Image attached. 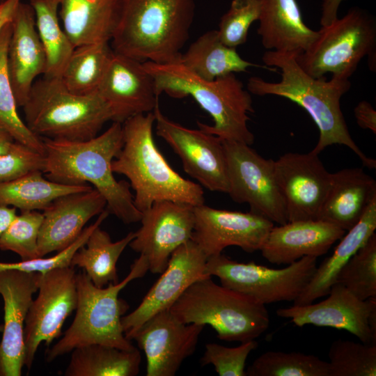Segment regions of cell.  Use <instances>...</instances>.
I'll return each instance as SVG.
<instances>
[{"label":"cell","mask_w":376,"mask_h":376,"mask_svg":"<svg viewBox=\"0 0 376 376\" xmlns=\"http://www.w3.org/2000/svg\"><path fill=\"white\" fill-rule=\"evenodd\" d=\"M38 296L33 299L24 330V366L29 370L41 343L49 346L61 334L63 325L76 310L77 273L72 266L41 274Z\"/></svg>","instance_id":"obj_12"},{"label":"cell","mask_w":376,"mask_h":376,"mask_svg":"<svg viewBox=\"0 0 376 376\" xmlns=\"http://www.w3.org/2000/svg\"><path fill=\"white\" fill-rule=\"evenodd\" d=\"M354 113L361 128L376 133V111L370 102L366 100L359 102L354 109Z\"/></svg>","instance_id":"obj_44"},{"label":"cell","mask_w":376,"mask_h":376,"mask_svg":"<svg viewBox=\"0 0 376 376\" xmlns=\"http://www.w3.org/2000/svg\"><path fill=\"white\" fill-rule=\"evenodd\" d=\"M122 124L123 145L111 169L129 180L135 206L141 212L162 201L193 206L205 203L201 185L182 177L157 148L152 133L153 111L134 116Z\"/></svg>","instance_id":"obj_3"},{"label":"cell","mask_w":376,"mask_h":376,"mask_svg":"<svg viewBox=\"0 0 376 376\" xmlns=\"http://www.w3.org/2000/svg\"><path fill=\"white\" fill-rule=\"evenodd\" d=\"M345 233L320 219L288 221L272 228L260 251L270 263L289 265L304 256L327 253Z\"/></svg>","instance_id":"obj_24"},{"label":"cell","mask_w":376,"mask_h":376,"mask_svg":"<svg viewBox=\"0 0 376 376\" xmlns=\"http://www.w3.org/2000/svg\"><path fill=\"white\" fill-rule=\"evenodd\" d=\"M207 257L191 240L177 248L170 256L161 276L140 304L121 318L125 337L134 334L154 315L169 310L185 290L195 281L211 276L205 274Z\"/></svg>","instance_id":"obj_18"},{"label":"cell","mask_w":376,"mask_h":376,"mask_svg":"<svg viewBox=\"0 0 376 376\" xmlns=\"http://www.w3.org/2000/svg\"><path fill=\"white\" fill-rule=\"evenodd\" d=\"M328 355L329 376L376 375V345L337 339Z\"/></svg>","instance_id":"obj_38"},{"label":"cell","mask_w":376,"mask_h":376,"mask_svg":"<svg viewBox=\"0 0 376 376\" xmlns=\"http://www.w3.org/2000/svg\"><path fill=\"white\" fill-rule=\"evenodd\" d=\"M62 28L75 47L110 42L118 24L123 0H58Z\"/></svg>","instance_id":"obj_26"},{"label":"cell","mask_w":376,"mask_h":376,"mask_svg":"<svg viewBox=\"0 0 376 376\" xmlns=\"http://www.w3.org/2000/svg\"><path fill=\"white\" fill-rule=\"evenodd\" d=\"M336 282L343 285L361 300L376 298L375 233L341 269Z\"/></svg>","instance_id":"obj_37"},{"label":"cell","mask_w":376,"mask_h":376,"mask_svg":"<svg viewBox=\"0 0 376 376\" xmlns=\"http://www.w3.org/2000/svg\"><path fill=\"white\" fill-rule=\"evenodd\" d=\"M194 207L187 203L162 201L141 212V227L134 232L129 246L146 258L152 274H162L173 252L191 240Z\"/></svg>","instance_id":"obj_14"},{"label":"cell","mask_w":376,"mask_h":376,"mask_svg":"<svg viewBox=\"0 0 376 376\" xmlns=\"http://www.w3.org/2000/svg\"><path fill=\"white\" fill-rule=\"evenodd\" d=\"M40 273L0 271L4 321L0 342V376H20L24 366V330Z\"/></svg>","instance_id":"obj_20"},{"label":"cell","mask_w":376,"mask_h":376,"mask_svg":"<svg viewBox=\"0 0 376 376\" xmlns=\"http://www.w3.org/2000/svg\"><path fill=\"white\" fill-rule=\"evenodd\" d=\"M223 141V140H222ZM229 189L235 202L247 203L250 212L279 225L288 222L285 202L278 185L274 160L265 159L249 145L223 141Z\"/></svg>","instance_id":"obj_11"},{"label":"cell","mask_w":376,"mask_h":376,"mask_svg":"<svg viewBox=\"0 0 376 376\" xmlns=\"http://www.w3.org/2000/svg\"><path fill=\"white\" fill-rule=\"evenodd\" d=\"M260 10L261 0H232L219 24L217 31L221 42L234 48L245 43L249 28L258 20Z\"/></svg>","instance_id":"obj_40"},{"label":"cell","mask_w":376,"mask_h":376,"mask_svg":"<svg viewBox=\"0 0 376 376\" xmlns=\"http://www.w3.org/2000/svg\"><path fill=\"white\" fill-rule=\"evenodd\" d=\"M157 134L178 155L184 171L212 191L228 194V165L223 141L203 130L186 127L167 118L159 104L153 110Z\"/></svg>","instance_id":"obj_13"},{"label":"cell","mask_w":376,"mask_h":376,"mask_svg":"<svg viewBox=\"0 0 376 376\" xmlns=\"http://www.w3.org/2000/svg\"><path fill=\"white\" fill-rule=\"evenodd\" d=\"M318 31L309 47L296 54L299 66L312 77L330 72L334 77L349 79L365 56L370 68L375 70L376 21L366 10L352 8Z\"/></svg>","instance_id":"obj_9"},{"label":"cell","mask_w":376,"mask_h":376,"mask_svg":"<svg viewBox=\"0 0 376 376\" xmlns=\"http://www.w3.org/2000/svg\"><path fill=\"white\" fill-rule=\"evenodd\" d=\"M0 328H1V327H0ZM0 330H1V331H2V329H0Z\"/></svg>","instance_id":"obj_48"},{"label":"cell","mask_w":376,"mask_h":376,"mask_svg":"<svg viewBox=\"0 0 376 376\" xmlns=\"http://www.w3.org/2000/svg\"><path fill=\"white\" fill-rule=\"evenodd\" d=\"M11 20L0 29V126L15 141L42 154L45 153L42 138L33 134L20 118L8 70L7 55L11 35Z\"/></svg>","instance_id":"obj_35"},{"label":"cell","mask_w":376,"mask_h":376,"mask_svg":"<svg viewBox=\"0 0 376 376\" xmlns=\"http://www.w3.org/2000/svg\"><path fill=\"white\" fill-rule=\"evenodd\" d=\"M143 63L154 78L159 95L166 93L175 98L191 96L211 116L214 124L198 122L200 129L223 141L249 146L253 143L254 136L248 127V114L254 112L252 98L234 74L207 81L193 73L180 60Z\"/></svg>","instance_id":"obj_4"},{"label":"cell","mask_w":376,"mask_h":376,"mask_svg":"<svg viewBox=\"0 0 376 376\" xmlns=\"http://www.w3.org/2000/svg\"><path fill=\"white\" fill-rule=\"evenodd\" d=\"M42 139L47 179L63 185L91 184L106 200L109 214L127 224L140 221L142 213L135 206L130 184L118 181L111 169L123 145L121 123L113 122L103 133L86 141Z\"/></svg>","instance_id":"obj_2"},{"label":"cell","mask_w":376,"mask_h":376,"mask_svg":"<svg viewBox=\"0 0 376 376\" xmlns=\"http://www.w3.org/2000/svg\"><path fill=\"white\" fill-rule=\"evenodd\" d=\"M35 171L19 178L0 182V205L21 211L43 210L56 198L71 193L87 191L89 185H70L53 182Z\"/></svg>","instance_id":"obj_32"},{"label":"cell","mask_w":376,"mask_h":376,"mask_svg":"<svg viewBox=\"0 0 376 376\" xmlns=\"http://www.w3.org/2000/svg\"><path fill=\"white\" fill-rule=\"evenodd\" d=\"M258 34L268 50L300 54L318 36L303 20L296 0H261Z\"/></svg>","instance_id":"obj_27"},{"label":"cell","mask_w":376,"mask_h":376,"mask_svg":"<svg viewBox=\"0 0 376 376\" xmlns=\"http://www.w3.org/2000/svg\"><path fill=\"white\" fill-rule=\"evenodd\" d=\"M10 22L8 70L17 105L23 107L36 78L45 74L47 56L36 29L34 12L29 3L20 1Z\"/></svg>","instance_id":"obj_23"},{"label":"cell","mask_w":376,"mask_h":376,"mask_svg":"<svg viewBox=\"0 0 376 376\" xmlns=\"http://www.w3.org/2000/svg\"><path fill=\"white\" fill-rule=\"evenodd\" d=\"M376 198V181L361 168L331 173L330 187L320 212V220L347 231Z\"/></svg>","instance_id":"obj_25"},{"label":"cell","mask_w":376,"mask_h":376,"mask_svg":"<svg viewBox=\"0 0 376 376\" xmlns=\"http://www.w3.org/2000/svg\"><path fill=\"white\" fill-rule=\"evenodd\" d=\"M191 240L207 258L237 246L253 253L260 251L274 223L251 212L220 210L204 204L194 206Z\"/></svg>","instance_id":"obj_17"},{"label":"cell","mask_w":376,"mask_h":376,"mask_svg":"<svg viewBox=\"0 0 376 376\" xmlns=\"http://www.w3.org/2000/svg\"><path fill=\"white\" fill-rule=\"evenodd\" d=\"M71 352L65 376H135L139 373L141 357L136 348L90 344Z\"/></svg>","instance_id":"obj_30"},{"label":"cell","mask_w":376,"mask_h":376,"mask_svg":"<svg viewBox=\"0 0 376 376\" xmlns=\"http://www.w3.org/2000/svg\"><path fill=\"white\" fill-rule=\"evenodd\" d=\"M246 376H329V365L318 357L301 352L267 351L246 370Z\"/></svg>","instance_id":"obj_36"},{"label":"cell","mask_w":376,"mask_h":376,"mask_svg":"<svg viewBox=\"0 0 376 376\" xmlns=\"http://www.w3.org/2000/svg\"><path fill=\"white\" fill-rule=\"evenodd\" d=\"M375 229L376 198L369 204L359 221L340 238L333 253L317 267L311 280L293 301V305H308L327 295L341 269L365 244Z\"/></svg>","instance_id":"obj_28"},{"label":"cell","mask_w":376,"mask_h":376,"mask_svg":"<svg viewBox=\"0 0 376 376\" xmlns=\"http://www.w3.org/2000/svg\"><path fill=\"white\" fill-rule=\"evenodd\" d=\"M194 14V0H123L111 46L141 62L178 61Z\"/></svg>","instance_id":"obj_5"},{"label":"cell","mask_w":376,"mask_h":376,"mask_svg":"<svg viewBox=\"0 0 376 376\" xmlns=\"http://www.w3.org/2000/svg\"><path fill=\"white\" fill-rule=\"evenodd\" d=\"M317 258L304 256L286 267L272 269L253 261L239 263L220 253L207 259L205 272L218 277L223 286L265 305L294 301L313 276Z\"/></svg>","instance_id":"obj_10"},{"label":"cell","mask_w":376,"mask_h":376,"mask_svg":"<svg viewBox=\"0 0 376 376\" xmlns=\"http://www.w3.org/2000/svg\"><path fill=\"white\" fill-rule=\"evenodd\" d=\"M106 207V200L93 187L54 200L42 210L38 237L40 257L69 246L80 235L86 223Z\"/></svg>","instance_id":"obj_22"},{"label":"cell","mask_w":376,"mask_h":376,"mask_svg":"<svg viewBox=\"0 0 376 376\" xmlns=\"http://www.w3.org/2000/svg\"><path fill=\"white\" fill-rule=\"evenodd\" d=\"M109 213L105 209L101 212L94 223L84 228L78 238L69 246L57 253L56 255L33 260H21L14 263L0 262V271L18 270L26 272L45 274L56 268L70 266L71 260L75 252L85 244L93 230L100 226Z\"/></svg>","instance_id":"obj_41"},{"label":"cell","mask_w":376,"mask_h":376,"mask_svg":"<svg viewBox=\"0 0 376 376\" xmlns=\"http://www.w3.org/2000/svg\"><path fill=\"white\" fill-rule=\"evenodd\" d=\"M97 92L111 109L113 122L152 112L159 104L154 78L143 62L114 51Z\"/></svg>","instance_id":"obj_21"},{"label":"cell","mask_w":376,"mask_h":376,"mask_svg":"<svg viewBox=\"0 0 376 376\" xmlns=\"http://www.w3.org/2000/svg\"><path fill=\"white\" fill-rule=\"evenodd\" d=\"M16 215L15 207L0 205V237Z\"/></svg>","instance_id":"obj_46"},{"label":"cell","mask_w":376,"mask_h":376,"mask_svg":"<svg viewBox=\"0 0 376 376\" xmlns=\"http://www.w3.org/2000/svg\"><path fill=\"white\" fill-rule=\"evenodd\" d=\"M180 61L196 75L207 81L246 72L249 67H261L244 60L236 48L224 44L217 30H210L199 36L182 53Z\"/></svg>","instance_id":"obj_29"},{"label":"cell","mask_w":376,"mask_h":376,"mask_svg":"<svg viewBox=\"0 0 376 376\" xmlns=\"http://www.w3.org/2000/svg\"><path fill=\"white\" fill-rule=\"evenodd\" d=\"M258 345L256 339L241 343L240 345L235 347L208 343L205 345L201 363L203 366L212 364L219 376H246V359Z\"/></svg>","instance_id":"obj_42"},{"label":"cell","mask_w":376,"mask_h":376,"mask_svg":"<svg viewBox=\"0 0 376 376\" xmlns=\"http://www.w3.org/2000/svg\"><path fill=\"white\" fill-rule=\"evenodd\" d=\"M43 220L38 210L21 211L0 237V249L10 251L29 260L40 258L38 237Z\"/></svg>","instance_id":"obj_39"},{"label":"cell","mask_w":376,"mask_h":376,"mask_svg":"<svg viewBox=\"0 0 376 376\" xmlns=\"http://www.w3.org/2000/svg\"><path fill=\"white\" fill-rule=\"evenodd\" d=\"M135 236L129 233L123 238L112 242L109 234L96 227L84 246L74 254L70 266L83 269L93 283L103 288L108 284L118 283L116 264L125 249Z\"/></svg>","instance_id":"obj_31"},{"label":"cell","mask_w":376,"mask_h":376,"mask_svg":"<svg viewBox=\"0 0 376 376\" xmlns=\"http://www.w3.org/2000/svg\"><path fill=\"white\" fill-rule=\"evenodd\" d=\"M274 169L288 221L318 219L331 178L318 155L287 152L274 160Z\"/></svg>","instance_id":"obj_16"},{"label":"cell","mask_w":376,"mask_h":376,"mask_svg":"<svg viewBox=\"0 0 376 376\" xmlns=\"http://www.w3.org/2000/svg\"><path fill=\"white\" fill-rule=\"evenodd\" d=\"M203 324H185L169 310L152 316L134 334L132 340L143 350L147 376H173L196 350Z\"/></svg>","instance_id":"obj_19"},{"label":"cell","mask_w":376,"mask_h":376,"mask_svg":"<svg viewBox=\"0 0 376 376\" xmlns=\"http://www.w3.org/2000/svg\"><path fill=\"white\" fill-rule=\"evenodd\" d=\"M113 54L107 41L75 47L60 77L62 83L75 94L97 92Z\"/></svg>","instance_id":"obj_33"},{"label":"cell","mask_w":376,"mask_h":376,"mask_svg":"<svg viewBox=\"0 0 376 376\" xmlns=\"http://www.w3.org/2000/svg\"><path fill=\"white\" fill-rule=\"evenodd\" d=\"M45 155L15 141L0 155V182L10 181L30 173L42 171Z\"/></svg>","instance_id":"obj_43"},{"label":"cell","mask_w":376,"mask_h":376,"mask_svg":"<svg viewBox=\"0 0 376 376\" xmlns=\"http://www.w3.org/2000/svg\"><path fill=\"white\" fill-rule=\"evenodd\" d=\"M47 56L43 76L60 77L75 47L59 23L58 0H29Z\"/></svg>","instance_id":"obj_34"},{"label":"cell","mask_w":376,"mask_h":376,"mask_svg":"<svg viewBox=\"0 0 376 376\" xmlns=\"http://www.w3.org/2000/svg\"><path fill=\"white\" fill-rule=\"evenodd\" d=\"M22 107L29 129L40 138L53 140H88L113 121L111 109L97 91L73 93L60 77L43 76L35 81Z\"/></svg>","instance_id":"obj_7"},{"label":"cell","mask_w":376,"mask_h":376,"mask_svg":"<svg viewBox=\"0 0 376 376\" xmlns=\"http://www.w3.org/2000/svg\"><path fill=\"white\" fill-rule=\"evenodd\" d=\"M148 270L146 258L140 255L131 265L128 275L118 283L98 288L84 271L77 274L78 300L75 318L63 336L47 350V361L51 362L76 347L90 344L125 350L135 349L125 337L121 323L129 306L118 298V295L130 282L143 277Z\"/></svg>","instance_id":"obj_6"},{"label":"cell","mask_w":376,"mask_h":376,"mask_svg":"<svg viewBox=\"0 0 376 376\" xmlns=\"http://www.w3.org/2000/svg\"><path fill=\"white\" fill-rule=\"evenodd\" d=\"M207 276L193 283L169 308L185 324H208L225 341L255 340L269 326L265 305L213 281Z\"/></svg>","instance_id":"obj_8"},{"label":"cell","mask_w":376,"mask_h":376,"mask_svg":"<svg viewBox=\"0 0 376 376\" xmlns=\"http://www.w3.org/2000/svg\"><path fill=\"white\" fill-rule=\"evenodd\" d=\"M295 53L268 50L262 57L264 65L281 70V79L269 82L251 77L247 91L254 95H272L288 99L305 109L319 130V139L312 152L319 155L327 147L347 146L363 166L375 169L376 160L366 155L352 139L340 108V99L351 88L349 79L332 77L313 78L299 65Z\"/></svg>","instance_id":"obj_1"},{"label":"cell","mask_w":376,"mask_h":376,"mask_svg":"<svg viewBox=\"0 0 376 376\" xmlns=\"http://www.w3.org/2000/svg\"><path fill=\"white\" fill-rule=\"evenodd\" d=\"M346 0H323L321 6L320 24L328 26L338 19V10L341 3Z\"/></svg>","instance_id":"obj_45"},{"label":"cell","mask_w":376,"mask_h":376,"mask_svg":"<svg viewBox=\"0 0 376 376\" xmlns=\"http://www.w3.org/2000/svg\"><path fill=\"white\" fill-rule=\"evenodd\" d=\"M14 141L12 136L0 126V155L5 152Z\"/></svg>","instance_id":"obj_47"},{"label":"cell","mask_w":376,"mask_h":376,"mask_svg":"<svg viewBox=\"0 0 376 376\" xmlns=\"http://www.w3.org/2000/svg\"><path fill=\"white\" fill-rule=\"evenodd\" d=\"M327 295L316 304L279 308L276 315L299 327L313 324L343 329L363 343L376 345V298L361 300L337 282Z\"/></svg>","instance_id":"obj_15"}]
</instances>
